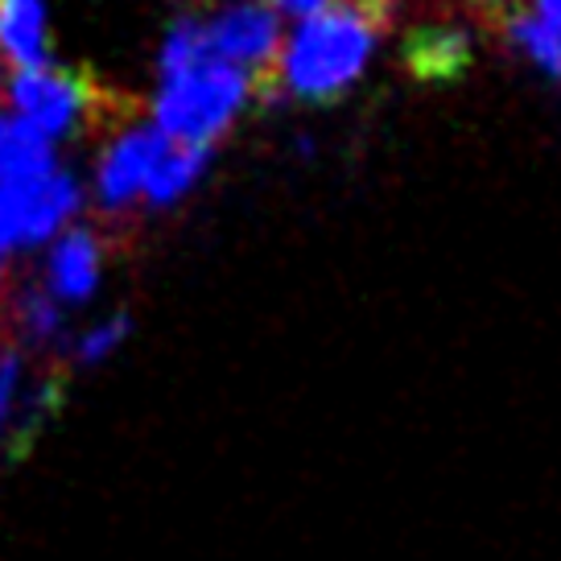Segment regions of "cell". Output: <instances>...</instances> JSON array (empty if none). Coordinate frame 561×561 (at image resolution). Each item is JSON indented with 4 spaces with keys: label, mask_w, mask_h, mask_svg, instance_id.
I'll return each mask as SVG.
<instances>
[{
    "label": "cell",
    "mask_w": 561,
    "mask_h": 561,
    "mask_svg": "<svg viewBox=\"0 0 561 561\" xmlns=\"http://www.w3.org/2000/svg\"><path fill=\"white\" fill-rule=\"evenodd\" d=\"M248 100H256L252 79L210 54L203 21H178L161 46V88L153 104V124L161 133L178 145L215 149Z\"/></svg>",
    "instance_id": "6da1fadb"
},
{
    "label": "cell",
    "mask_w": 561,
    "mask_h": 561,
    "mask_svg": "<svg viewBox=\"0 0 561 561\" xmlns=\"http://www.w3.org/2000/svg\"><path fill=\"white\" fill-rule=\"evenodd\" d=\"M392 25V9L371 0H331L322 13L306 18L298 34L280 46L277 88L301 104H331L364 75L376 42Z\"/></svg>",
    "instance_id": "7a4b0ae2"
},
{
    "label": "cell",
    "mask_w": 561,
    "mask_h": 561,
    "mask_svg": "<svg viewBox=\"0 0 561 561\" xmlns=\"http://www.w3.org/2000/svg\"><path fill=\"white\" fill-rule=\"evenodd\" d=\"M9 104L18 121L42 133L50 145L79 133H91L100 140L112 124H121L137 107L121 91H107L88 67H58V62L18 70L9 79Z\"/></svg>",
    "instance_id": "3957f363"
},
{
    "label": "cell",
    "mask_w": 561,
    "mask_h": 561,
    "mask_svg": "<svg viewBox=\"0 0 561 561\" xmlns=\"http://www.w3.org/2000/svg\"><path fill=\"white\" fill-rule=\"evenodd\" d=\"M67 364H34L30 351L0 334V455L21 458L62 409Z\"/></svg>",
    "instance_id": "277c9868"
},
{
    "label": "cell",
    "mask_w": 561,
    "mask_h": 561,
    "mask_svg": "<svg viewBox=\"0 0 561 561\" xmlns=\"http://www.w3.org/2000/svg\"><path fill=\"white\" fill-rule=\"evenodd\" d=\"M170 137L158 124L140 121V107H133L121 124H112L100 137V170H95V198L107 219H124L140 207V194L149 182V170L165 153Z\"/></svg>",
    "instance_id": "5b68a950"
},
{
    "label": "cell",
    "mask_w": 561,
    "mask_h": 561,
    "mask_svg": "<svg viewBox=\"0 0 561 561\" xmlns=\"http://www.w3.org/2000/svg\"><path fill=\"white\" fill-rule=\"evenodd\" d=\"M207 46L219 62L244 70L256 88V100H268L277 88L280 62V18L261 0H236L203 21Z\"/></svg>",
    "instance_id": "8992f818"
},
{
    "label": "cell",
    "mask_w": 561,
    "mask_h": 561,
    "mask_svg": "<svg viewBox=\"0 0 561 561\" xmlns=\"http://www.w3.org/2000/svg\"><path fill=\"white\" fill-rule=\"evenodd\" d=\"M83 207L79 178L54 170L30 182H4L0 186V256L18 248L46 244L58 228H67L75 210Z\"/></svg>",
    "instance_id": "52a82bcc"
},
{
    "label": "cell",
    "mask_w": 561,
    "mask_h": 561,
    "mask_svg": "<svg viewBox=\"0 0 561 561\" xmlns=\"http://www.w3.org/2000/svg\"><path fill=\"white\" fill-rule=\"evenodd\" d=\"M112 252V231L75 228L58 236L46 256V277L42 285L54 294L58 306H79L95 294V285L104 277V261Z\"/></svg>",
    "instance_id": "ba28073f"
},
{
    "label": "cell",
    "mask_w": 561,
    "mask_h": 561,
    "mask_svg": "<svg viewBox=\"0 0 561 561\" xmlns=\"http://www.w3.org/2000/svg\"><path fill=\"white\" fill-rule=\"evenodd\" d=\"M401 54L421 83H450L471 67V34L455 21H421L404 34Z\"/></svg>",
    "instance_id": "9c48e42d"
},
{
    "label": "cell",
    "mask_w": 561,
    "mask_h": 561,
    "mask_svg": "<svg viewBox=\"0 0 561 561\" xmlns=\"http://www.w3.org/2000/svg\"><path fill=\"white\" fill-rule=\"evenodd\" d=\"M0 334L13 339L25 351L50 347L62 334V306L54 301V294L42 280H21L9 289L4 310H0Z\"/></svg>",
    "instance_id": "30bf717a"
},
{
    "label": "cell",
    "mask_w": 561,
    "mask_h": 561,
    "mask_svg": "<svg viewBox=\"0 0 561 561\" xmlns=\"http://www.w3.org/2000/svg\"><path fill=\"white\" fill-rule=\"evenodd\" d=\"M0 50L18 70L50 67V21L42 0H0Z\"/></svg>",
    "instance_id": "8fae6325"
},
{
    "label": "cell",
    "mask_w": 561,
    "mask_h": 561,
    "mask_svg": "<svg viewBox=\"0 0 561 561\" xmlns=\"http://www.w3.org/2000/svg\"><path fill=\"white\" fill-rule=\"evenodd\" d=\"M54 145L13 112H0V186L54 174Z\"/></svg>",
    "instance_id": "7c38bea8"
},
{
    "label": "cell",
    "mask_w": 561,
    "mask_h": 561,
    "mask_svg": "<svg viewBox=\"0 0 561 561\" xmlns=\"http://www.w3.org/2000/svg\"><path fill=\"white\" fill-rule=\"evenodd\" d=\"M207 161H210V149L170 140V145H165V153L158 158V165L149 170V182H145L140 203H145V207H170V203H178V198H182V194L191 191L194 182L203 178Z\"/></svg>",
    "instance_id": "4fadbf2b"
},
{
    "label": "cell",
    "mask_w": 561,
    "mask_h": 561,
    "mask_svg": "<svg viewBox=\"0 0 561 561\" xmlns=\"http://www.w3.org/2000/svg\"><path fill=\"white\" fill-rule=\"evenodd\" d=\"M500 30H504V37L525 54L533 67H541L549 79L561 83V34L553 25H545L537 13L516 9V13H508V18L500 21Z\"/></svg>",
    "instance_id": "5bb4252c"
},
{
    "label": "cell",
    "mask_w": 561,
    "mask_h": 561,
    "mask_svg": "<svg viewBox=\"0 0 561 561\" xmlns=\"http://www.w3.org/2000/svg\"><path fill=\"white\" fill-rule=\"evenodd\" d=\"M128 327H133V318H128V314L104 318L100 327H91V331H83L79 339H75L70 359H75V364H100V359H107L112 351L121 347L124 334H128Z\"/></svg>",
    "instance_id": "9a60e30c"
},
{
    "label": "cell",
    "mask_w": 561,
    "mask_h": 561,
    "mask_svg": "<svg viewBox=\"0 0 561 561\" xmlns=\"http://www.w3.org/2000/svg\"><path fill=\"white\" fill-rule=\"evenodd\" d=\"M261 4H268L273 13H285V18H314V13H322L331 0H261Z\"/></svg>",
    "instance_id": "2e32d148"
},
{
    "label": "cell",
    "mask_w": 561,
    "mask_h": 561,
    "mask_svg": "<svg viewBox=\"0 0 561 561\" xmlns=\"http://www.w3.org/2000/svg\"><path fill=\"white\" fill-rule=\"evenodd\" d=\"M474 13H483V18L491 21H504L508 13H516L520 9V0H467Z\"/></svg>",
    "instance_id": "e0dca14e"
},
{
    "label": "cell",
    "mask_w": 561,
    "mask_h": 561,
    "mask_svg": "<svg viewBox=\"0 0 561 561\" xmlns=\"http://www.w3.org/2000/svg\"><path fill=\"white\" fill-rule=\"evenodd\" d=\"M533 13L545 21V25H553L561 34V0H533Z\"/></svg>",
    "instance_id": "ac0fdd59"
},
{
    "label": "cell",
    "mask_w": 561,
    "mask_h": 561,
    "mask_svg": "<svg viewBox=\"0 0 561 561\" xmlns=\"http://www.w3.org/2000/svg\"><path fill=\"white\" fill-rule=\"evenodd\" d=\"M371 4H385V9H392V13H397V0H371Z\"/></svg>",
    "instance_id": "d6986e66"
},
{
    "label": "cell",
    "mask_w": 561,
    "mask_h": 561,
    "mask_svg": "<svg viewBox=\"0 0 561 561\" xmlns=\"http://www.w3.org/2000/svg\"><path fill=\"white\" fill-rule=\"evenodd\" d=\"M0 280H4V256H0Z\"/></svg>",
    "instance_id": "ffe728a7"
}]
</instances>
